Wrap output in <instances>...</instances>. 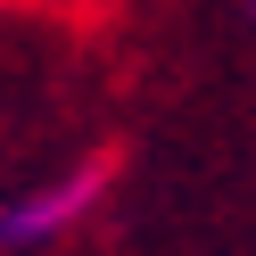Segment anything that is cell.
Masks as SVG:
<instances>
[{
    "label": "cell",
    "mask_w": 256,
    "mask_h": 256,
    "mask_svg": "<svg viewBox=\"0 0 256 256\" xmlns=\"http://www.w3.org/2000/svg\"><path fill=\"white\" fill-rule=\"evenodd\" d=\"M91 190H100V166H91V174H74V182H50L42 198H17V206H0V240H8V248H34V240L66 232V223L91 206Z\"/></svg>",
    "instance_id": "cell-1"
}]
</instances>
